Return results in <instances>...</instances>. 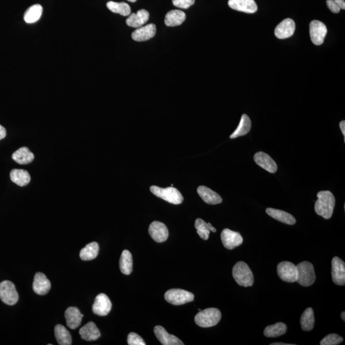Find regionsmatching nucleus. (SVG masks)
Masks as SVG:
<instances>
[{
    "label": "nucleus",
    "instance_id": "nucleus-1",
    "mask_svg": "<svg viewBox=\"0 0 345 345\" xmlns=\"http://www.w3.org/2000/svg\"><path fill=\"white\" fill-rule=\"evenodd\" d=\"M315 210L318 216L329 219L333 216L336 199L333 194L329 191H321L317 193Z\"/></svg>",
    "mask_w": 345,
    "mask_h": 345
},
{
    "label": "nucleus",
    "instance_id": "nucleus-2",
    "mask_svg": "<svg viewBox=\"0 0 345 345\" xmlns=\"http://www.w3.org/2000/svg\"><path fill=\"white\" fill-rule=\"evenodd\" d=\"M233 277L238 285L243 287H252L254 276L248 265L243 261H238L233 268Z\"/></svg>",
    "mask_w": 345,
    "mask_h": 345
},
{
    "label": "nucleus",
    "instance_id": "nucleus-3",
    "mask_svg": "<svg viewBox=\"0 0 345 345\" xmlns=\"http://www.w3.org/2000/svg\"><path fill=\"white\" fill-rule=\"evenodd\" d=\"M221 319V313L217 308H207L200 311L194 318L196 323L201 328H208L216 326Z\"/></svg>",
    "mask_w": 345,
    "mask_h": 345
},
{
    "label": "nucleus",
    "instance_id": "nucleus-4",
    "mask_svg": "<svg viewBox=\"0 0 345 345\" xmlns=\"http://www.w3.org/2000/svg\"><path fill=\"white\" fill-rule=\"evenodd\" d=\"M150 191L154 195L164 199L170 204L179 205L182 203L184 201V198L180 192L173 187L161 188L159 187L153 186L150 187Z\"/></svg>",
    "mask_w": 345,
    "mask_h": 345
},
{
    "label": "nucleus",
    "instance_id": "nucleus-5",
    "mask_svg": "<svg viewBox=\"0 0 345 345\" xmlns=\"http://www.w3.org/2000/svg\"><path fill=\"white\" fill-rule=\"evenodd\" d=\"M298 279L297 282L302 287H308L312 285L316 280L315 269L313 264L305 261L298 264Z\"/></svg>",
    "mask_w": 345,
    "mask_h": 345
},
{
    "label": "nucleus",
    "instance_id": "nucleus-6",
    "mask_svg": "<svg viewBox=\"0 0 345 345\" xmlns=\"http://www.w3.org/2000/svg\"><path fill=\"white\" fill-rule=\"evenodd\" d=\"M165 300L173 305L180 306L193 301L194 295L192 293L181 289H171L165 295Z\"/></svg>",
    "mask_w": 345,
    "mask_h": 345
},
{
    "label": "nucleus",
    "instance_id": "nucleus-7",
    "mask_svg": "<svg viewBox=\"0 0 345 345\" xmlns=\"http://www.w3.org/2000/svg\"><path fill=\"white\" fill-rule=\"evenodd\" d=\"M0 299L7 305H15L19 300V295L14 283L10 281H2L0 283Z\"/></svg>",
    "mask_w": 345,
    "mask_h": 345
},
{
    "label": "nucleus",
    "instance_id": "nucleus-8",
    "mask_svg": "<svg viewBox=\"0 0 345 345\" xmlns=\"http://www.w3.org/2000/svg\"><path fill=\"white\" fill-rule=\"evenodd\" d=\"M279 278L287 282H297L298 279L297 267L290 261H282L277 267Z\"/></svg>",
    "mask_w": 345,
    "mask_h": 345
},
{
    "label": "nucleus",
    "instance_id": "nucleus-9",
    "mask_svg": "<svg viewBox=\"0 0 345 345\" xmlns=\"http://www.w3.org/2000/svg\"><path fill=\"white\" fill-rule=\"evenodd\" d=\"M310 33L313 43L316 46H320L323 43L324 38L328 33V28L320 21L314 20L310 25Z\"/></svg>",
    "mask_w": 345,
    "mask_h": 345
},
{
    "label": "nucleus",
    "instance_id": "nucleus-10",
    "mask_svg": "<svg viewBox=\"0 0 345 345\" xmlns=\"http://www.w3.org/2000/svg\"><path fill=\"white\" fill-rule=\"evenodd\" d=\"M220 238L224 247L230 250L238 247L243 243V238L239 233L228 228L222 230Z\"/></svg>",
    "mask_w": 345,
    "mask_h": 345
},
{
    "label": "nucleus",
    "instance_id": "nucleus-11",
    "mask_svg": "<svg viewBox=\"0 0 345 345\" xmlns=\"http://www.w3.org/2000/svg\"><path fill=\"white\" fill-rule=\"evenodd\" d=\"M112 303L105 294H100L96 297L92 306L93 313L98 316H105L110 313Z\"/></svg>",
    "mask_w": 345,
    "mask_h": 345
},
{
    "label": "nucleus",
    "instance_id": "nucleus-12",
    "mask_svg": "<svg viewBox=\"0 0 345 345\" xmlns=\"http://www.w3.org/2000/svg\"><path fill=\"white\" fill-rule=\"evenodd\" d=\"M332 279L334 283L339 286L345 285V263L337 256L332 260Z\"/></svg>",
    "mask_w": 345,
    "mask_h": 345
},
{
    "label": "nucleus",
    "instance_id": "nucleus-13",
    "mask_svg": "<svg viewBox=\"0 0 345 345\" xmlns=\"http://www.w3.org/2000/svg\"><path fill=\"white\" fill-rule=\"evenodd\" d=\"M149 232L155 242L161 243L165 242L169 237V232L164 223L154 221L150 224Z\"/></svg>",
    "mask_w": 345,
    "mask_h": 345
},
{
    "label": "nucleus",
    "instance_id": "nucleus-14",
    "mask_svg": "<svg viewBox=\"0 0 345 345\" xmlns=\"http://www.w3.org/2000/svg\"><path fill=\"white\" fill-rule=\"evenodd\" d=\"M295 23L294 21L287 18L280 23L275 29L274 33L279 39H285L292 37L295 32Z\"/></svg>",
    "mask_w": 345,
    "mask_h": 345
},
{
    "label": "nucleus",
    "instance_id": "nucleus-15",
    "mask_svg": "<svg viewBox=\"0 0 345 345\" xmlns=\"http://www.w3.org/2000/svg\"><path fill=\"white\" fill-rule=\"evenodd\" d=\"M254 160L256 165L267 172L274 173L277 172V165L269 155L263 152H259L254 155Z\"/></svg>",
    "mask_w": 345,
    "mask_h": 345
},
{
    "label": "nucleus",
    "instance_id": "nucleus-16",
    "mask_svg": "<svg viewBox=\"0 0 345 345\" xmlns=\"http://www.w3.org/2000/svg\"><path fill=\"white\" fill-rule=\"evenodd\" d=\"M228 5L231 9L248 14H253L258 10L255 0H229Z\"/></svg>",
    "mask_w": 345,
    "mask_h": 345
},
{
    "label": "nucleus",
    "instance_id": "nucleus-17",
    "mask_svg": "<svg viewBox=\"0 0 345 345\" xmlns=\"http://www.w3.org/2000/svg\"><path fill=\"white\" fill-rule=\"evenodd\" d=\"M51 287V282L42 272H37L35 275L33 282V290L36 294L44 295L49 292Z\"/></svg>",
    "mask_w": 345,
    "mask_h": 345
},
{
    "label": "nucleus",
    "instance_id": "nucleus-18",
    "mask_svg": "<svg viewBox=\"0 0 345 345\" xmlns=\"http://www.w3.org/2000/svg\"><path fill=\"white\" fill-rule=\"evenodd\" d=\"M154 333L158 340L163 345H184L182 341L177 337L168 333L162 326H155L154 329Z\"/></svg>",
    "mask_w": 345,
    "mask_h": 345
},
{
    "label": "nucleus",
    "instance_id": "nucleus-19",
    "mask_svg": "<svg viewBox=\"0 0 345 345\" xmlns=\"http://www.w3.org/2000/svg\"><path fill=\"white\" fill-rule=\"evenodd\" d=\"M156 33V27L154 24H149L137 28L132 33V38L137 42H144L154 37Z\"/></svg>",
    "mask_w": 345,
    "mask_h": 345
},
{
    "label": "nucleus",
    "instance_id": "nucleus-20",
    "mask_svg": "<svg viewBox=\"0 0 345 345\" xmlns=\"http://www.w3.org/2000/svg\"><path fill=\"white\" fill-rule=\"evenodd\" d=\"M65 317L67 321V325L70 329H75L81 325L84 315L80 312L78 308L70 307L65 312Z\"/></svg>",
    "mask_w": 345,
    "mask_h": 345
},
{
    "label": "nucleus",
    "instance_id": "nucleus-21",
    "mask_svg": "<svg viewBox=\"0 0 345 345\" xmlns=\"http://www.w3.org/2000/svg\"><path fill=\"white\" fill-rule=\"evenodd\" d=\"M197 192L201 199L209 205H217L222 203V199L216 192L207 188L206 186H201L197 189Z\"/></svg>",
    "mask_w": 345,
    "mask_h": 345
},
{
    "label": "nucleus",
    "instance_id": "nucleus-22",
    "mask_svg": "<svg viewBox=\"0 0 345 345\" xmlns=\"http://www.w3.org/2000/svg\"><path fill=\"white\" fill-rule=\"evenodd\" d=\"M149 12L145 9L139 10L137 13L129 15L126 20L127 25L132 28L141 27L149 19Z\"/></svg>",
    "mask_w": 345,
    "mask_h": 345
},
{
    "label": "nucleus",
    "instance_id": "nucleus-23",
    "mask_svg": "<svg viewBox=\"0 0 345 345\" xmlns=\"http://www.w3.org/2000/svg\"><path fill=\"white\" fill-rule=\"evenodd\" d=\"M82 338L88 341L97 340L100 337V331L92 321H90L79 330Z\"/></svg>",
    "mask_w": 345,
    "mask_h": 345
},
{
    "label": "nucleus",
    "instance_id": "nucleus-24",
    "mask_svg": "<svg viewBox=\"0 0 345 345\" xmlns=\"http://www.w3.org/2000/svg\"><path fill=\"white\" fill-rule=\"evenodd\" d=\"M267 214L274 219L289 225H294L296 222V219L292 214L281 210L268 208L266 209Z\"/></svg>",
    "mask_w": 345,
    "mask_h": 345
},
{
    "label": "nucleus",
    "instance_id": "nucleus-25",
    "mask_svg": "<svg viewBox=\"0 0 345 345\" xmlns=\"http://www.w3.org/2000/svg\"><path fill=\"white\" fill-rule=\"evenodd\" d=\"M185 13L179 10H173L166 15L165 23L167 27H174L179 26L185 22Z\"/></svg>",
    "mask_w": 345,
    "mask_h": 345
},
{
    "label": "nucleus",
    "instance_id": "nucleus-26",
    "mask_svg": "<svg viewBox=\"0 0 345 345\" xmlns=\"http://www.w3.org/2000/svg\"><path fill=\"white\" fill-rule=\"evenodd\" d=\"M34 158V154L26 147L20 148L12 154V159L19 165L30 164Z\"/></svg>",
    "mask_w": 345,
    "mask_h": 345
},
{
    "label": "nucleus",
    "instance_id": "nucleus-27",
    "mask_svg": "<svg viewBox=\"0 0 345 345\" xmlns=\"http://www.w3.org/2000/svg\"><path fill=\"white\" fill-rule=\"evenodd\" d=\"M194 227L196 228L197 233L204 240L209 239L211 231L214 233L217 232L216 228L212 227L211 223H207L203 219H199V218L196 220Z\"/></svg>",
    "mask_w": 345,
    "mask_h": 345
},
{
    "label": "nucleus",
    "instance_id": "nucleus-28",
    "mask_svg": "<svg viewBox=\"0 0 345 345\" xmlns=\"http://www.w3.org/2000/svg\"><path fill=\"white\" fill-rule=\"evenodd\" d=\"M10 176L13 182L21 187L28 185L31 180L29 173L25 170H12Z\"/></svg>",
    "mask_w": 345,
    "mask_h": 345
},
{
    "label": "nucleus",
    "instance_id": "nucleus-29",
    "mask_svg": "<svg viewBox=\"0 0 345 345\" xmlns=\"http://www.w3.org/2000/svg\"><path fill=\"white\" fill-rule=\"evenodd\" d=\"M251 128V121L250 117L246 114L242 115L241 117L239 125L237 127L232 135H230L231 139L237 138L238 137L245 136L249 133Z\"/></svg>",
    "mask_w": 345,
    "mask_h": 345
},
{
    "label": "nucleus",
    "instance_id": "nucleus-30",
    "mask_svg": "<svg viewBox=\"0 0 345 345\" xmlns=\"http://www.w3.org/2000/svg\"><path fill=\"white\" fill-rule=\"evenodd\" d=\"M99 252V246L96 242H91L80 251V258L84 261H90L97 258Z\"/></svg>",
    "mask_w": 345,
    "mask_h": 345
},
{
    "label": "nucleus",
    "instance_id": "nucleus-31",
    "mask_svg": "<svg viewBox=\"0 0 345 345\" xmlns=\"http://www.w3.org/2000/svg\"><path fill=\"white\" fill-rule=\"evenodd\" d=\"M43 8L39 4L33 5L28 8L24 15V20L27 23H34L38 22L42 16Z\"/></svg>",
    "mask_w": 345,
    "mask_h": 345
},
{
    "label": "nucleus",
    "instance_id": "nucleus-32",
    "mask_svg": "<svg viewBox=\"0 0 345 345\" xmlns=\"http://www.w3.org/2000/svg\"><path fill=\"white\" fill-rule=\"evenodd\" d=\"M54 334L57 342L60 345H71L72 339L71 334L64 326L58 324L54 328Z\"/></svg>",
    "mask_w": 345,
    "mask_h": 345
},
{
    "label": "nucleus",
    "instance_id": "nucleus-33",
    "mask_svg": "<svg viewBox=\"0 0 345 345\" xmlns=\"http://www.w3.org/2000/svg\"><path fill=\"white\" fill-rule=\"evenodd\" d=\"M287 326L282 322H278L274 325L266 327L264 330V335L267 338H276L283 335L287 333Z\"/></svg>",
    "mask_w": 345,
    "mask_h": 345
},
{
    "label": "nucleus",
    "instance_id": "nucleus-34",
    "mask_svg": "<svg viewBox=\"0 0 345 345\" xmlns=\"http://www.w3.org/2000/svg\"><path fill=\"white\" fill-rule=\"evenodd\" d=\"M315 322V319L313 309L311 308L306 309L300 317V324L302 330L305 331L313 330Z\"/></svg>",
    "mask_w": 345,
    "mask_h": 345
},
{
    "label": "nucleus",
    "instance_id": "nucleus-35",
    "mask_svg": "<svg viewBox=\"0 0 345 345\" xmlns=\"http://www.w3.org/2000/svg\"><path fill=\"white\" fill-rule=\"evenodd\" d=\"M110 11L123 16H128L131 13V7L125 2H108L106 4Z\"/></svg>",
    "mask_w": 345,
    "mask_h": 345
},
{
    "label": "nucleus",
    "instance_id": "nucleus-36",
    "mask_svg": "<svg viewBox=\"0 0 345 345\" xmlns=\"http://www.w3.org/2000/svg\"><path fill=\"white\" fill-rule=\"evenodd\" d=\"M132 256L128 250H124L120 259V269L121 273L129 275L132 272Z\"/></svg>",
    "mask_w": 345,
    "mask_h": 345
},
{
    "label": "nucleus",
    "instance_id": "nucleus-37",
    "mask_svg": "<svg viewBox=\"0 0 345 345\" xmlns=\"http://www.w3.org/2000/svg\"><path fill=\"white\" fill-rule=\"evenodd\" d=\"M343 338L336 334H331L324 338L320 341L321 345H337L342 343Z\"/></svg>",
    "mask_w": 345,
    "mask_h": 345
},
{
    "label": "nucleus",
    "instance_id": "nucleus-38",
    "mask_svg": "<svg viewBox=\"0 0 345 345\" xmlns=\"http://www.w3.org/2000/svg\"><path fill=\"white\" fill-rule=\"evenodd\" d=\"M128 343L129 345H145L144 339L138 334L131 333L128 337Z\"/></svg>",
    "mask_w": 345,
    "mask_h": 345
},
{
    "label": "nucleus",
    "instance_id": "nucleus-39",
    "mask_svg": "<svg viewBox=\"0 0 345 345\" xmlns=\"http://www.w3.org/2000/svg\"><path fill=\"white\" fill-rule=\"evenodd\" d=\"M195 0H172L175 7L180 9H187L194 5Z\"/></svg>",
    "mask_w": 345,
    "mask_h": 345
},
{
    "label": "nucleus",
    "instance_id": "nucleus-40",
    "mask_svg": "<svg viewBox=\"0 0 345 345\" xmlns=\"http://www.w3.org/2000/svg\"><path fill=\"white\" fill-rule=\"evenodd\" d=\"M326 4L327 5H328L329 9H330L333 13L338 14V13L340 11L341 9H339L338 5H337L336 3L334 2V0H327Z\"/></svg>",
    "mask_w": 345,
    "mask_h": 345
},
{
    "label": "nucleus",
    "instance_id": "nucleus-41",
    "mask_svg": "<svg viewBox=\"0 0 345 345\" xmlns=\"http://www.w3.org/2000/svg\"><path fill=\"white\" fill-rule=\"evenodd\" d=\"M334 1L336 3V5H338L339 9L343 10L345 9L344 0H334Z\"/></svg>",
    "mask_w": 345,
    "mask_h": 345
},
{
    "label": "nucleus",
    "instance_id": "nucleus-42",
    "mask_svg": "<svg viewBox=\"0 0 345 345\" xmlns=\"http://www.w3.org/2000/svg\"><path fill=\"white\" fill-rule=\"evenodd\" d=\"M6 135V129L4 128V127L0 125V140L5 138Z\"/></svg>",
    "mask_w": 345,
    "mask_h": 345
},
{
    "label": "nucleus",
    "instance_id": "nucleus-43",
    "mask_svg": "<svg viewBox=\"0 0 345 345\" xmlns=\"http://www.w3.org/2000/svg\"><path fill=\"white\" fill-rule=\"evenodd\" d=\"M339 127L341 130L342 133H343L344 137L345 136V121H341L339 124Z\"/></svg>",
    "mask_w": 345,
    "mask_h": 345
},
{
    "label": "nucleus",
    "instance_id": "nucleus-44",
    "mask_svg": "<svg viewBox=\"0 0 345 345\" xmlns=\"http://www.w3.org/2000/svg\"><path fill=\"white\" fill-rule=\"evenodd\" d=\"M271 344L272 345H289V344L291 345V344H287V343H272Z\"/></svg>",
    "mask_w": 345,
    "mask_h": 345
},
{
    "label": "nucleus",
    "instance_id": "nucleus-45",
    "mask_svg": "<svg viewBox=\"0 0 345 345\" xmlns=\"http://www.w3.org/2000/svg\"><path fill=\"white\" fill-rule=\"evenodd\" d=\"M341 316L342 320H343V321H345V318H344L345 312H344V311H343V312H342Z\"/></svg>",
    "mask_w": 345,
    "mask_h": 345
},
{
    "label": "nucleus",
    "instance_id": "nucleus-46",
    "mask_svg": "<svg viewBox=\"0 0 345 345\" xmlns=\"http://www.w3.org/2000/svg\"><path fill=\"white\" fill-rule=\"evenodd\" d=\"M127 1H128L129 2L134 3V2H136L137 1V0H127Z\"/></svg>",
    "mask_w": 345,
    "mask_h": 345
}]
</instances>
